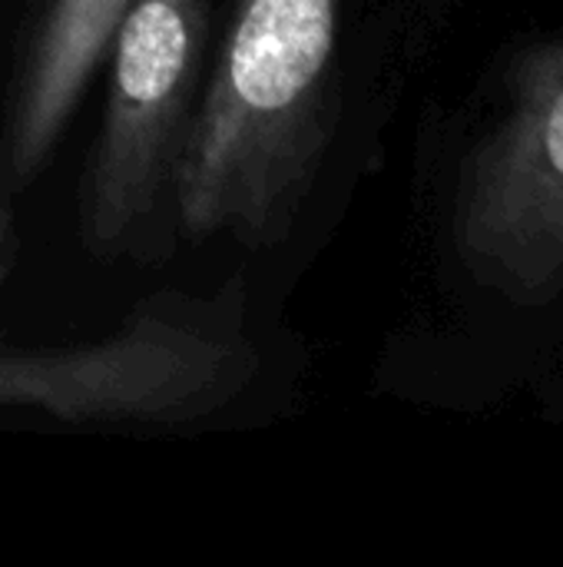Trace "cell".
Wrapping results in <instances>:
<instances>
[{"instance_id": "obj_3", "label": "cell", "mask_w": 563, "mask_h": 567, "mask_svg": "<svg viewBox=\"0 0 563 567\" xmlns=\"http://www.w3.org/2000/svg\"><path fill=\"white\" fill-rule=\"evenodd\" d=\"M212 0H129L106 50V100L83 179V229L113 252L173 196L202 100Z\"/></svg>"}, {"instance_id": "obj_4", "label": "cell", "mask_w": 563, "mask_h": 567, "mask_svg": "<svg viewBox=\"0 0 563 567\" xmlns=\"http://www.w3.org/2000/svg\"><path fill=\"white\" fill-rule=\"evenodd\" d=\"M458 236L491 272L563 276V47L524 63L511 120L465 173Z\"/></svg>"}, {"instance_id": "obj_5", "label": "cell", "mask_w": 563, "mask_h": 567, "mask_svg": "<svg viewBox=\"0 0 563 567\" xmlns=\"http://www.w3.org/2000/svg\"><path fill=\"white\" fill-rule=\"evenodd\" d=\"M129 0H46L20 60L0 133V216L37 183L93 73L106 60Z\"/></svg>"}, {"instance_id": "obj_2", "label": "cell", "mask_w": 563, "mask_h": 567, "mask_svg": "<svg viewBox=\"0 0 563 567\" xmlns=\"http://www.w3.org/2000/svg\"><path fill=\"white\" fill-rule=\"evenodd\" d=\"M256 369V346L216 306L159 296L93 342H0V409L70 425H186L239 399Z\"/></svg>"}, {"instance_id": "obj_1", "label": "cell", "mask_w": 563, "mask_h": 567, "mask_svg": "<svg viewBox=\"0 0 563 567\" xmlns=\"http://www.w3.org/2000/svg\"><path fill=\"white\" fill-rule=\"evenodd\" d=\"M338 17L342 0H236L173 186L186 236L292 233L332 140Z\"/></svg>"}]
</instances>
